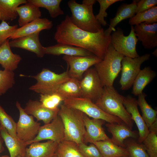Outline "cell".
I'll return each mask as SVG.
<instances>
[{"label":"cell","instance_id":"1","mask_svg":"<svg viewBox=\"0 0 157 157\" xmlns=\"http://www.w3.org/2000/svg\"><path fill=\"white\" fill-rule=\"evenodd\" d=\"M103 28L91 32L83 30L75 25L70 17L57 25L54 38L58 43L70 45L84 49L103 59L110 43L111 35H106Z\"/></svg>","mask_w":157,"mask_h":157},{"label":"cell","instance_id":"2","mask_svg":"<svg viewBox=\"0 0 157 157\" xmlns=\"http://www.w3.org/2000/svg\"><path fill=\"white\" fill-rule=\"evenodd\" d=\"M124 98L113 86H104L101 95L95 104L106 113L119 118L132 130L133 121L124 106Z\"/></svg>","mask_w":157,"mask_h":157},{"label":"cell","instance_id":"3","mask_svg":"<svg viewBox=\"0 0 157 157\" xmlns=\"http://www.w3.org/2000/svg\"><path fill=\"white\" fill-rule=\"evenodd\" d=\"M84 114L78 110L67 107L63 104L60 105L58 115L64 126V140L74 142L78 144L84 143L86 133Z\"/></svg>","mask_w":157,"mask_h":157},{"label":"cell","instance_id":"4","mask_svg":"<svg viewBox=\"0 0 157 157\" xmlns=\"http://www.w3.org/2000/svg\"><path fill=\"white\" fill-rule=\"evenodd\" d=\"M96 1L83 0L81 4L75 0L68 1L67 4L72 13L70 18L75 25L83 30L93 33L102 28L93 12V5Z\"/></svg>","mask_w":157,"mask_h":157},{"label":"cell","instance_id":"5","mask_svg":"<svg viewBox=\"0 0 157 157\" xmlns=\"http://www.w3.org/2000/svg\"><path fill=\"white\" fill-rule=\"evenodd\" d=\"M124 57L116 51L110 44L104 58L94 65L104 87L113 86L121 71V62Z\"/></svg>","mask_w":157,"mask_h":157},{"label":"cell","instance_id":"6","mask_svg":"<svg viewBox=\"0 0 157 157\" xmlns=\"http://www.w3.org/2000/svg\"><path fill=\"white\" fill-rule=\"evenodd\" d=\"M63 104L78 110L92 118L103 120L108 123H124L118 117L109 115L102 110L91 100L81 97L66 99Z\"/></svg>","mask_w":157,"mask_h":157},{"label":"cell","instance_id":"7","mask_svg":"<svg viewBox=\"0 0 157 157\" xmlns=\"http://www.w3.org/2000/svg\"><path fill=\"white\" fill-rule=\"evenodd\" d=\"M138 41L133 26H131L127 36L124 35L122 29L119 27L111 34L110 44L116 51L124 56L135 58L139 56L136 50Z\"/></svg>","mask_w":157,"mask_h":157},{"label":"cell","instance_id":"8","mask_svg":"<svg viewBox=\"0 0 157 157\" xmlns=\"http://www.w3.org/2000/svg\"><path fill=\"white\" fill-rule=\"evenodd\" d=\"M16 106L19 114L16 123L17 136L19 140L26 146V144L33 140L38 135L41 124L35 121L33 116L26 113L18 101Z\"/></svg>","mask_w":157,"mask_h":157},{"label":"cell","instance_id":"9","mask_svg":"<svg viewBox=\"0 0 157 157\" xmlns=\"http://www.w3.org/2000/svg\"><path fill=\"white\" fill-rule=\"evenodd\" d=\"M29 89L40 94H57L65 99L81 97L79 81L72 78L65 82L55 85H41L36 83L30 87Z\"/></svg>","mask_w":157,"mask_h":157},{"label":"cell","instance_id":"10","mask_svg":"<svg viewBox=\"0 0 157 157\" xmlns=\"http://www.w3.org/2000/svg\"><path fill=\"white\" fill-rule=\"evenodd\" d=\"M150 56L149 53H147L135 58L124 57L121 62V75L119 81L122 90H128L132 86L141 70V65L148 60Z\"/></svg>","mask_w":157,"mask_h":157},{"label":"cell","instance_id":"11","mask_svg":"<svg viewBox=\"0 0 157 157\" xmlns=\"http://www.w3.org/2000/svg\"><path fill=\"white\" fill-rule=\"evenodd\" d=\"M81 97L95 101L101 95L104 88L100 79L94 68H90L79 81Z\"/></svg>","mask_w":157,"mask_h":157},{"label":"cell","instance_id":"12","mask_svg":"<svg viewBox=\"0 0 157 157\" xmlns=\"http://www.w3.org/2000/svg\"><path fill=\"white\" fill-rule=\"evenodd\" d=\"M63 59L69 67L68 72L70 77L79 81L88 69L102 60L94 55L86 56L64 55Z\"/></svg>","mask_w":157,"mask_h":157},{"label":"cell","instance_id":"13","mask_svg":"<svg viewBox=\"0 0 157 157\" xmlns=\"http://www.w3.org/2000/svg\"><path fill=\"white\" fill-rule=\"evenodd\" d=\"M65 131L61 119L58 115L50 122L41 126L38 133L33 140L26 144L45 140H51L59 143L65 140Z\"/></svg>","mask_w":157,"mask_h":157},{"label":"cell","instance_id":"14","mask_svg":"<svg viewBox=\"0 0 157 157\" xmlns=\"http://www.w3.org/2000/svg\"><path fill=\"white\" fill-rule=\"evenodd\" d=\"M84 121L86 129L84 143H92L100 141H111V139L106 135L102 127L105 121L101 119H91L85 114Z\"/></svg>","mask_w":157,"mask_h":157},{"label":"cell","instance_id":"15","mask_svg":"<svg viewBox=\"0 0 157 157\" xmlns=\"http://www.w3.org/2000/svg\"><path fill=\"white\" fill-rule=\"evenodd\" d=\"M123 104L132 119L136 124L138 130V142L142 143L149 131L148 128L140 115L138 108L137 100L131 96L124 97Z\"/></svg>","mask_w":157,"mask_h":157},{"label":"cell","instance_id":"16","mask_svg":"<svg viewBox=\"0 0 157 157\" xmlns=\"http://www.w3.org/2000/svg\"><path fill=\"white\" fill-rule=\"evenodd\" d=\"M39 33L38 32L12 40L9 41L10 46L26 50L34 53L38 58H42L45 54V47L40 42Z\"/></svg>","mask_w":157,"mask_h":157},{"label":"cell","instance_id":"17","mask_svg":"<svg viewBox=\"0 0 157 157\" xmlns=\"http://www.w3.org/2000/svg\"><path fill=\"white\" fill-rule=\"evenodd\" d=\"M135 32L138 40L143 47L147 49L157 46V23L147 24L142 23L134 27Z\"/></svg>","mask_w":157,"mask_h":157},{"label":"cell","instance_id":"18","mask_svg":"<svg viewBox=\"0 0 157 157\" xmlns=\"http://www.w3.org/2000/svg\"><path fill=\"white\" fill-rule=\"evenodd\" d=\"M108 132L112 135L111 141L117 145L125 148L124 141L128 138H138L139 133L133 131L124 123L106 124Z\"/></svg>","mask_w":157,"mask_h":157},{"label":"cell","instance_id":"19","mask_svg":"<svg viewBox=\"0 0 157 157\" xmlns=\"http://www.w3.org/2000/svg\"><path fill=\"white\" fill-rule=\"evenodd\" d=\"M24 110L27 114L36 118L37 122L42 121L44 124H47L58 115L59 109L50 110L42 106L39 101L29 100L26 104Z\"/></svg>","mask_w":157,"mask_h":157},{"label":"cell","instance_id":"20","mask_svg":"<svg viewBox=\"0 0 157 157\" xmlns=\"http://www.w3.org/2000/svg\"><path fill=\"white\" fill-rule=\"evenodd\" d=\"M53 26L52 21L46 18H40L18 28L9 39L12 40L40 33L43 30L51 29Z\"/></svg>","mask_w":157,"mask_h":157},{"label":"cell","instance_id":"21","mask_svg":"<svg viewBox=\"0 0 157 157\" xmlns=\"http://www.w3.org/2000/svg\"><path fill=\"white\" fill-rule=\"evenodd\" d=\"M58 144L51 140L32 143L26 148L25 157H54Z\"/></svg>","mask_w":157,"mask_h":157},{"label":"cell","instance_id":"22","mask_svg":"<svg viewBox=\"0 0 157 157\" xmlns=\"http://www.w3.org/2000/svg\"><path fill=\"white\" fill-rule=\"evenodd\" d=\"M45 54L59 56H86L94 55L89 51L81 48L70 45L58 43L54 45L44 47Z\"/></svg>","mask_w":157,"mask_h":157},{"label":"cell","instance_id":"23","mask_svg":"<svg viewBox=\"0 0 157 157\" xmlns=\"http://www.w3.org/2000/svg\"><path fill=\"white\" fill-rule=\"evenodd\" d=\"M138 1L133 0L131 3L124 4L119 6L115 16L110 19L109 27L104 31L106 35L109 36L113 31H115V28L120 22L125 19L131 18L135 15Z\"/></svg>","mask_w":157,"mask_h":157},{"label":"cell","instance_id":"24","mask_svg":"<svg viewBox=\"0 0 157 157\" xmlns=\"http://www.w3.org/2000/svg\"><path fill=\"white\" fill-rule=\"evenodd\" d=\"M22 60L20 55L12 51L9 39L6 40L0 46V64L4 69L13 72L17 68Z\"/></svg>","mask_w":157,"mask_h":157},{"label":"cell","instance_id":"25","mask_svg":"<svg viewBox=\"0 0 157 157\" xmlns=\"http://www.w3.org/2000/svg\"><path fill=\"white\" fill-rule=\"evenodd\" d=\"M37 81V84L41 85H52L62 83L71 79L68 69L63 73L58 74L48 69L44 68L41 71L35 76H29Z\"/></svg>","mask_w":157,"mask_h":157},{"label":"cell","instance_id":"26","mask_svg":"<svg viewBox=\"0 0 157 157\" xmlns=\"http://www.w3.org/2000/svg\"><path fill=\"white\" fill-rule=\"evenodd\" d=\"M0 135L9 151L10 157H17L19 155L25 157L26 146L10 135L0 124Z\"/></svg>","mask_w":157,"mask_h":157},{"label":"cell","instance_id":"27","mask_svg":"<svg viewBox=\"0 0 157 157\" xmlns=\"http://www.w3.org/2000/svg\"><path fill=\"white\" fill-rule=\"evenodd\" d=\"M17 11L19 16L18 24L20 27L40 18L41 16L39 8L28 1L24 5L18 7Z\"/></svg>","mask_w":157,"mask_h":157},{"label":"cell","instance_id":"28","mask_svg":"<svg viewBox=\"0 0 157 157\" xmlns=\"http://www.w3.org/2000/svg\"><path fill=\"white\" fill-rule=\"evenodd\" d=\"M156 72L150 67H145L140 70L133 84L132 93L138 96L142 93L145 87L156 76Z\"/></svg>","mask_w":157,"mask_h":157},{"label":"cell","instance_id":"29","mask_svg":"<svg viewBox=\"0 0 157 157\" xmlns=\"http://www.w3.org/2000/svg\"><path fill=\"white\" fill-rule=\"evenodd\" d=\"M27 2L26 0H0V20L12 21L18 15L17 8Z\"/></svg>","mask_w":157,"mask_h":157},{"label":"cell","instance_id":"30","mask_svg":"<svg viewBox=\"0 0 157 157\" xmlns=\"http://www.w3.org/2000/svg\"><path fill=\"white\" fill-rule=\"evenodd\" d=\"M92 143L97 147L103 157H119L129 155L126 148L117 145L110 141H100Z\"/></svg>","mask_w":157,"mask_h":157},{"label":"cell","instance_id":"31","mask_svg":"<svg viewBox=\"0 0 157 157\" xmlns=\"http://www.w3.org/2000/svg\"><path fill=\"white\" fill-rule=\"evenodd\" d=\"M146 96L142 92L138 95L137 102L142 113V117L148 128L157 119V111L147 103L145 99Z\"/></svg>","mask_w":157,"mask_h":157},{"label":"cell","instance_id":"32","mask_svg":"<svg viewBox=\"0 0 157 157\" xmlns=\"http://www.w3.org/2000/svg\"><path fill=\"white\" fill-rule=\"evenodd\" d=\"M55 154L57 157H84L77 143L65 140L58 144Z\"/></svg>","mask_w":157,"mask_h":157},{"label":"cell","instance_id":"33","mask_svg":"<svg viewBox=\"0 0 157 157\" xmlns=\"http://www.w3.org/2000/svg\"><path fill=\"white\" fill-rule=\"evenodd\" d=\"M27 1L39 8L41 7L47 9L52 18H56L64 13L60 7L61 0H27Z\"/></svg>","mask_w":157,"mask_h":157},{"label":"cell","instance_id":"34","mask_svg":"<svg viewBox=\"0 0 157 157\" xmlns=\"http://www.w3.org/2000/svg\"><path fill=\"white\" fill-rule=\"evenodd\" d=\"M157 22V7L155 6L143 12L136 14L129 21L131 25H136L142 23L152 24Z\"/></svg>","mask_w":157,"mask_h":157},{"label":"cell","instance_id":"35","mask_svg":"<svg viewBox=\"0 0 157 157\" xmlns=\"http://www.w3.org/2000/svg\"><path fill=\"white\" fill-rule=\"evenodd\" d=\"M135 139L130 138L124 141L125 148L129 157H149L143 144L137 142Z\"/></svg>","mask_w":157,"mask_h":157},{"label":"cell","instance_id":"36","mask_svg":"<svg viewBox=\"0 0 157 157\" xmlns=\"http://www.w3.org/2000/svg\"><path fill=\"white\" fill-rule=\"evenodd\" d=\"M65 99L56 94H40V101L44 107L49 109L56 110L59 109V106Z\"/></svg>","mask_w":157,"mask_h":157},{"label":"cell","instance_id":"37","mask_svg":"<svg viewBox=\"0 0 157 157\" xmlns=\"http://www.w3.org/2000/svg\"><path fill=\"white\" fill-rule=\"evenodd\" d=\"M15 83V73L13 71L0 70V96L12 88Z\"/></svg>","mask_w":157,"mask_h":157},{"label":"cell","instance_id":"38","mask_svg":"<svg viewBox=\"0 0 157 157\" xmlns=\"http://www.w3.org/2000/svg\"><path fill=\"white\" fill-rule=\"evenodd\" d=\"M0 124L4 127L10 135L19 140L16 132V123L0 105Z\"/></svg>","mask_w":157,"mask_h":157},{"label":"cell","instance_id":"39","mask_svg":"<svg viewBox=\"0 0 157 157\" xmlns=\"http://www.w3.org/2000/svg\"><path fill=\"white\" fill-rule=\"evenodd\" d=\"M149 157H157V134L149 132L142 143Z\"/></svg>","mask_w":157,"mask_h":157},{"label":"cell","instance_id":"40","mask_svg":"<svg viewBox=\"0 0 157 157\" xmlns=\"http://www.w3.org/2000/svg\"><path fill=\"white\" fill-rule=\"evenodd\" d=\"M123 0H97L100 5V8L98 13L95 17L99 23L101 25L106 26L107 23L105 20V18L107 17L108 13L106 11L108 8L114 3Z\"/></svg>","mask_w":157,"mask_h":157},{"label":"cell","instance_id":"41","mask_svg":"<svg viewBox=\"0 0 157 157\" xmlns=\"http://www.w3.org/2000/svg\"><path fill=\"white\" fill-rule=\"evenodd\" d=\"M79 149L84 157H103L97 147L93 143L89 145L84 143L78 144Z\"/></svg>","mask_w":157,"mask_h":157},{"label":"cell","instance_id":"42","mask_svg":"<svg viewBox=\"0 0 157 157\" xmlns=\"http://www.w3.org/2000/svg\"><path fill=\"white\" fill-rule=\"evenodd\" d=\"M18 25L10 26L6 21H2L0 24V42H3L9 39L18 28Z\"/></svg>","mask_w":157,"mask_h":157},{"label":"cell","instance_id":"43","mask_svg":"<svg viewBox=\"0 0 157 157\" xmlns=\"http://www.w3.org/2000/svg\"><path fill=\"white\" fill-rule=\"evenodd\" d=\"M157 0L138 1L136 4V14L146 11L156 6Z\"/></svg>","mask_w":157,"mask_h":157},{"label":"cell","instance_id":"44","mask_svg":"<svg viewBox=\"0 0 157 157\" xmlns=\"http://www.w3.org/2000/svg\"><path fill=\"white\" fill-rule=\"evenodd\" d=\"M148 129L149 132H152L157 134V119L148 128Z\"/></svg>","mask_w":157,"mask_h":157},{"label":"cell","instance_id":"45","mask_svg":"<svg viewBox=\"0 0 157 157\" xmlns=\"http://www.w3.org/2000/svg\"><path fill=\"white\" fill-rule=\"evenodd\" d=\"M3 140L0 135V153L3 151L5 150L4 148L3 145Z\"/></svg>","mask_w":157,"mask_h":157},{"label":"cell","instance_id":"46","mask_svg":"<svg viewBox=\"0 0 157 157\" xmlns=\"http://www.w3.org/2000/svg\"><path fill=\"white\" fill-rule=\"evenodd\" d=\"M153 54L154 55L156 56H157V49H156L155 50V51L153 52Z\"/></svg>","mask_w":157,"mask_h":157},{"label":"cell","instance_id":"47","mask_svg":"<svg viewBox=\"0 0 157 157\" xmlns=\"http://www.w3.org/2000/svg\"><path fill=\"white\" fill-rule=\"evenodd\" d=\"M0 157H10V156L7 155H3L1 156Z\"/></svg>","mask_w":157,"mask_h":157},{"label":"cell","instance_id":"48","mask_svg":"<svg viewBox=\"0 0 157 157\" xmlns=\"http://www.w3.org/2000/svg\"><path fill=\"white\" fill-rule=\"evenodd\" d=\"M119 157H129V156H121Z\"/></svg>","mask_w":157,"mask_h":157},{"label":"cell","instance_id":"49","mask_svg":"<svg viewBox=\"0 0 157 157\" xmlns=\"http://www.w3.org/2000/svg\"><path fill=\"white\" fill-rule=\"evenodd\" d=\"M3 42H0V46L1 45V44L3 43Z\"/></svg>","mask_w":157,"mask_h":157},{"label":"cell","instance_id":"50","mask_svg":"<svg viewBox=\"0 0 157 157\" xmlns=\"http://www.w3.org/2000/svg\"><path fill=\"white\" fill-rule=\"evenodd\" d=\"M17 157H22L21 156L19 155Z\"/></svg>","mask_w":157,"mask_h":157},{"label":"cell","instance_id":"51","mask_svg":"<svg viewBox=\"0 0 157 157\" xmlns=\"http://www.w3.org/2000/svg\"><path fill=\"white\" fill-rule=\"evenodd\" d=\"M54 157H57L56 155V154L54 156Z\"/></svg>","mask_w":157,"mask_h":157}]
</instances>
